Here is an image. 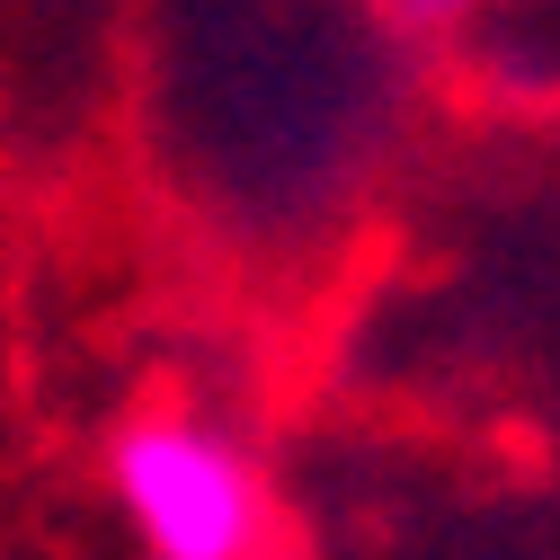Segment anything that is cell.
<instances>
[{
    "instance_id": "6da1fadb",
    "label": "cell",
    "mask_w": 560,
    "mask_h": 560,
    "mask_svg": "<svg viewBox=\"0 0 560 560\" xmlns=\"http://www.w3.org/2000/svg\"><path fill=\"white\" fill-rule=\"evenodd\" d=\"M107 499L143 560H267L276 499L258 454L196 409H143L107 445Z\"/></svg>"
},
{
    "instance_id": "7a4b0ae2",
    "label": "cell",
    "mask_w": 560,
    "mask_h": 560,
    "mask_svg": "<svg viewBox=\"0 0 560 560\" xmlns=\"http://www.w3.org/2000/svg\"><path fill=\"white\" fill-rule=\"evenodd\" d=\"M383 10H392L400 27H454V19L480 10V0H383Z\"/></svg>"
}]
</instances>
